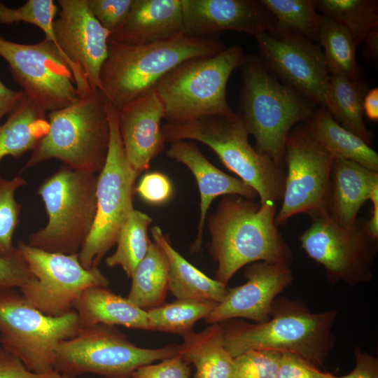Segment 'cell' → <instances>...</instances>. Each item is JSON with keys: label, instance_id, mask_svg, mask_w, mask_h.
I'll use <instances>...</instances> for the list:
<instances>
[{"label": "cell", "instance_id": "60d3db41", "mask_svg": "<svg viewBox=\"0 0 378 378\" xmlns=\"http://www.w3.org/2000/svg\"><path fill=\"white\" fill-rule=\"evenodd\" d=\"M190 372V365L176 353L159 363H152L137 368L131 378H189Z\"/></svg>", "mask_w": 378, "mask_h": 378}, {"label": "cell", "instance_id": "f6af8a7d", "mask_svg": "<svg viewBox=\"0 0 378 378\" xmlns=\"http://www.w3.org/2000/svg\"><path fill=\"white\" fill-rule=\"evenodd\" d=\"M356 366L349 374L337 377L325 372L326 378H378V360L372 355L363 352L359 347L354 349Z\"/></svg>", "mask_w": 378, "mask_h": 378}, {"label": "cell", "instance_id": "f35d334b", "mask_svg": "<svg viewBox=\"0 0 378 378\" xmlns=\"http://www.w3.org/2000/svg\"><path fill=\"white\" fill-rule=\"evenodd\" d=\"M94 17L111 33L125 20L134 0H87Z\"/></svg>", "mask_w": 378, "mask_h": 378}, {"label": "cell", "instance_id": "74e56055", "mask_svg": "<svg viewBox=\"0 0 378 378\" xmlns=\"http://www.w3.org/2000/svg\"><path fill=\"white\" fill-rule=\"evenodd\" d=\"M281 354L248 351L234 358L230 378H276Z\"/></svg>", "mask_w": 378, "mask_h": 378}, {"label": "cell", "instance_id": "277c9868", "mask_svg": "<svg viewBox=\"0 0 378 378\" xmlns=\"http://www.w3.org/2000/svg\"><path fill=\"white\" fill-rule=\"evenodd\" d=\"M239 68L242 86L238 113L255 141V149L283 169L289 133L298 123L305 122L317 105L279 82L254 55L244 54Z\"/></svg>", "mask_w": 378, "mask_h": 378}, {"label": "cell", "instance_id": "4fadbf2b", "mask_svg": "<svg viewBox=\"0 0 378 378\" xmlns=\"http://www.w3.org/2000/svg\"><path fill=\"white\" fill-rule=\"evenodd\" d=\"M366 219L349 225L334 222L328 215L314 218L299 237L301 248L324 269L328 279L349 286L370 282L378 249V239L366 230Z\"/></svg>", "mask_w": 378, "mask_h": 378}, {"label": "cell", "instance_id": "2e32d148", "mask_svg": "<svg viewBox=\"0 0 378 378\" xmlns=\"http://www.w3.org/2000/svg\"><path fill=\"white\" fill-rule=\"evenodd\" d=\"M57 4L55 42L73 74L78 95L98 90L111 32L94 17L87 0H59Z\"/></svg>", "mask_w": 378, "mask_h": 378}, {"label": "cell", "instance_id": "8992f818", "mask_svg": "<svg viewBox=\"0 0 378 378\" xmlns=\"http://www.w3.org/2000/svg\"><path fill=\"white\" fill-rule=\"evenodd\" d=\"M48 130L24 165L31 168L55 159L71 169L99 173L110 136L106 102L100 90L79 95L74 103L50 112Z\"/></svg>", "mask_w": 378, "mask_h": 378}, {"label": "cell", "instance_id": "603a6c76", "mask_svg": "<svg viewBox=\"0 0 378 378\" xmlns=\"http://www.w3.org/2000/svg\"><path fill=\"white\" fill-rule=\"evenodd\" d=\"M376 188H378V172L351 160L334 158L327 215L341 225L353 223Z\"/></svg>", "mask_w": 378, "mask_h": 378}, {"label": "cell", "instance_id": "44dd1931", "mask_svg": "<svg viewBox=\"0 0 378 378\" xmlns=\"http://www.w3.org/2000/svg\"><path fill=\"white\" fill-rule=\"evenodd\" d=\"M167 155L185 164L197 181L200 195V213L197 236L193 249L199 251L202 243L203 229L208 209L215 198L221 195H239L255 200L254 189L237 177L230 176L211 163L195 143L178 140L170 143Z\"/></svg>", "mask_w": 378, "mask_h": 378}, {"label": "cell", "instance_id": "7402d4cb", "mask_svg": "<svg viewBox=\"0 0 378 378\" xmlns=\"http://www.w3.org/2000/svg\"><path fill=\"white\" fill-rule=\"evenodd\" d=\"M184 33L181 0H134L124 22L108 42L138 45Z\"/></svg>", "mask_w": 378, "mask_h": 378}, {"label": "cell", "instance_id": "d6986e66", "mask_svg": "<svg viewBox=\"0 0 378 378\" xmlns=\"http://www.w3.org/2000/svg\"><path fill=\"white\" fill-rule=\"evenodd\" d=\"M184 33L211 38L225 31L253 36L273 31L276 20L255 0H181Z\"/></svg>", "mask_w": 378, "mask_h": 378}, {"label": "cell", "instance_id": "681fc988", "mask_svg": "<svg viewBox=\"0 0 378 378\" xmlns=\"http://www.w3.org/2000/svg\"><path fill=\"white\" fill-rule=\"evenodd\" d=\"M369 200L372 204V210L370 218L366 220V230L373 238L378 239V188L372 191Z\"/></svg>", "mask_w": 378, "mask_h": 378}, {"label": "cell", "instance_id": "83f0119b", "mask_svg": "<svg viewBox=\"0 0 378 378\" xmlns=\"http://www.w3.org/2000/svg\"><path fill=\"white\" fill-rule=\"evenodd\" d=\"M48 127L46 113L25 96L0 126V162L33 150Z\"/></svg>", "mask_w": 378, "mask_h": 378}, {"label": "cell", "instance_id": "52a82bcc", "mask_svg": "<svg viewBox=\"0 0 378 378\" xmlns=\"http://www.w3.org/2000/svg\"><path fill=\"white\" fill-rule=\"evenodd\" d=\"M244 56L242 48L234 45L213 56L185 61L166 74L154 89L163 104L167 122L231 113L226 86Z\"/></svg>", "mask_w": 378, "mask_h": 378}, {"label": "cell", "instance_id": "8fae6325", "mask_svg": "<svg viewBox=\"0 0 378 378\" xmlns=\"http://www.w3.org/2000/svg\"><path fill=\"white\" fill-rule=\"evenodd\" d=\"M80 328L74 310L61 316H49L30 304L15 289L0 291L1 346L31 371L55 370L58 345Z\"/></svg>", "mask_w": 378, "mask_h": 378}, {"label": "cell", "instance_id": "1f68e13d", "mask_svg": "<svg viewBox=\"0 0 378 378\" xmlns=\"http://www.w3.org/2000/svg\"><path fill=\"white\" fill-rule=\"evenodd\" d=\"M152 218L134 209L122 224L117 238L115 251L106 259L108 267L120 266L131 278L136 266L146 255L150 240L148 227Z\"/></svg>", "mask_w": 378, "mask_h": 378}, {"label": "cell", "instance_id": "e0dca14e", "mask_svg": "<svg viewBox=\"0 0 378 378\" xmlns=\"http://www.w3.org/2000/svg\"><path fill=\"white\" fill-rule=\"evenodd\" d=\"M255 39L258 57L270 73L326 108L330 76L318 44L299 35L263 33Z\"/></svg>", "mask_w": 378, "mask_h": 378}, {"label": "cell", "instance_id": "bcb514c9", "mask_svg": "<svg viewBox=\"0 0 378 378\" xmlns=\"http://www.w3.org/2000/svg\"><path fill=\"white\" fill-rule=\"evenodd\" d=\"M24 97L22 90H13L0 80V120L4 115L10 114Z\"/></svg>", "mask_w": 378, "mask_h": 378}, {"label": "cell", "instance_id": "ffe728a7", "mask_svg": "<svg viewBox=\"0 0 378 378\" xmlns=\"http://www.w3.org/2000/svg\"><path fill=\"white\" fill-rule=\"evenodd\" d=\"M119 133L127 158L139 174L163 149L161 121L164 108L154 88L116 108Z\"/></svg>", "mask_w": 378, "mask_h": 378}, {"label": "cell", "instance_id": "836d02e7", "mask_svg": "<svg viewBox=\"0 0 378 378\" xmlns=\"http://www.w3.org/2000/svg\"><path fill=\"white\" fill-rule=\"evenodd\" d=\"M315 8L344 26L356 46L378 27V1L375 0H316Z\"/></svg>", "mask_w": 378, "mask_h": 378}, {"label": "cell", "instance_id": "7dc6e473", "mask_svg": "<svg viewBox=\"0 0 378 378\" xmlns=\"http://www.w3.org/2000/svg\"><path fill=\"white\" fill-rule=\"evenodd\" d=\"M363 43V57L369 63L375 66L378 60V27L367 35Z\"/></svg>", "mask_w": 378, "mask_h": 378}, {"label": "cell", "instance_id": "c3c4849f", "mask_svg": "<svg viewBox=\"0 0 378 378\" xmlns=\"http://www.w3.org/2000/svg\"><path fill=\"white\" fill-rule=\"evenodd\" d=\"M363 113L368 119L378 120V88L368 90L363 99Z\"/></svg>", "mask_w": 378, "mask_h": 378}, {"label": "cell", "instance_id": "d590c367", "mask_svg": "<svg viewBox=\"0 0 378 378\" xmlns=\"http://www.w3.org/2000/svg\"><path fill=\"white\" fill-rule=\"evenodd\" d=\"M26 184L21 176L6 178L0 175V258L11 255L18 250L13 238L20 223L22 206L15 193Z\"/></svg>", "mask_w": 378, "mask_h": 378}, {"label": "cell", "instance_id": "8d00e7d4", "mask_svg": "<svg viewBox=\"0 0 378 378\" xmlns=\"http://www.w3.org/2000/svg\"><path fill=\"white\" fill-rule=\"evenodd\" d=\"M57 13L58 6L52 0H28L18 8H10L0 2V24L10 25L25 22L33 24L41 29L45 38L57 47L53 24Z\"/></svg>", "mask_w": 378, "mask_h": 378}, {"label": "cell", "instance_id": "7a4b0ae2", "mask_svg": "<svg viewBox=\"0 0 378 378\" xmlns=\"http://www.w3.org/2000/svg\"><path fill=\"white\" fill-rule=\"evenodd\" d=\"M337 314V309L312 312L302 300L279 298L265 322L234 318L220 324L225 346L233 358L248 351H270L293 354L318 367L335 345Z\"/></svg>", "mask_w": 378, "mask_h": 378}, {"label": "cell", "instance_id": "e575fe53", "mask_svg": "<svg viewBox=\"0 0 378 378\" xmlns=\"http://www.w3.org/2000/svg\"><path fill=\"white\" fill-rule=\"evenodd\" d=\"M216 303L190 299L176 300L147 312L150 330L181 335L192 331L195 323L204 318Z\"/></svg>", "mask_w": 378, "mask_h": 378}, {"label": "cell", "instance_id": "7bdbcfd3", "mask_svg": "<svg viewBox=\"0 0 378 378\" xmlns=\"http://www.w3.org/2000/svg\"><path fill=\"white\" fill-rule=\"evenodd\" d=\"M276 378H326L325 372L301 356L281 354Z\"/></svg>", "mask_w": 378, "mask_h": 378}, {"label": "cell", "instance_id": "7c38bea8", "mask_svg": "<svg viewBox=\"0 0 378 378\" xmlns=\"http://www.w3.org/2000/svg\"><path fill=\"white\" fill-rule=\"evenodd\" d=\"M16 247L34 276L18 290L30 304L47 316L57 317L69 313L85 289L107 287L109 284L98 267H83L78 253L48 252L22 241Z\"/></svg>", "mask_w": 378, "mask_h": 378}, {"label": "cell", "instance_id": "cb8c5ba5", "mask_svg": "<svg viewBox=\"0 0 378 378\" xmlns=\"http://www.w3.org/2000/svg\"><path fill=\"white\" fill-rule=\"evenodd\" d=\"M74 310L81 328L101 323L150 330L147 312L107 287L85 289L76 300Z\"/></svg>", "mask_w": 378, "mask_h": 378}, {"label": "cell", "instance_id": "30bf717a", "mask_svg": "<svg viewBox=\"0 0 378 378\" xmlns=\"http://www.w3.org/2000/svg\"><path fill=\"white\" fill-rule=\"evenodd\" d=\"M177 348L176 344L140 347L115 326L99 323L81 328L76 335L59 343L55 370L74 378L88 373L105 378H131L137 368L176 355Z\"/></svg>", "mask_w": 378, "mask_h": 378}, {"label": "cell", "instance_id": "b9f144b4", "mask_svg": "<svg viewBox=\"0 0 378 378\" xmlns=\"http://www.w3.org/2000/svg\"><path fill=\"white\" fill-rule=\"evenodd\" d=\"M135 191L143 200L153 204H160L171 197L173 188L167 176L154 172L146 174L141 178Z\"/></svg>", "mask_w": 378, "mask_h": 378}, {"label": "cell", "instance_id": "5b68a950", "mask_svg": "<svg viewBox=\"0 0 378 378\" xmlns=\"http://www.w3.org/2000/svg\"><path fill=\"white\" fill-rule=\"evenodd\" d=\"M162 132L169 143L194 140L209 146L227 169L255 190L260 204H276L282 200L284 171L251 146L249 134L238 113L167 122Z\"/></svg>", "mask_w": 378, "mask_h": 378}, {"label": "cell", "instance_id": "4dcf8cb0", "mask_svg": "<svg viewBox=\"0 0 378 378\" xmlns=\"http://www.w3.org/2000/svg\"><path fill=\"white\" fill-rule=\"evenodd\" d=\"M318 43L323 47L328 73L351 80H360L356 45L350 32L332 19L320 15Z\"/></svg>", "mask_w": 378, "mask_h": 378}, {"label": "cell", "instance_id": "ee69618b", "mask_svg": "<svg viewBox=\"0 0 378 378\" xmlns=\"http://www.w3.org/2000/svg\"><path fill=\"white\" fill-rule=\"evenodd\" d=\"M0 378H74L57 370L38 373L29 370L23 363L9 351L0 346Z\"/></svg>", "mask_w": 378, "mask_h": 378}, {"label": "cell", "instance_id": "ac0fdd59", "mask_svg": "<svg viewBox=\"0 0 378 378\" xmlns=\"http://www.w3.org/2000/svg\"><path fill=\"white\" fill-rule=\"evenodd\" d=\"M242 285L227 288L223 300L204 318L208 323H221L234 318H248L263 323L270 318L276 297L293 280L290 267L256 262L248 265Z\"/></svg>", "mask_w": 378, "mask_h": 378}, {"label": "cell", "instance_id": "5bb4252c", "mask_svg": "<svg viewBox=\"0 0 378 378\" xmlns=\"http://www.w3.org/2000/svg\"><path fill=\"white\" fill-rule=\"evenodd\" d=\"M332 155L304 125L289 133L285 148L284 192L276 215L279 226L300 214L312 218L327 215Z\"/></svg>", "mask_w": 378, "mask_h": 378}, {"label": "cell", "instance_id": "ab89813d", "mask_svg": "<svg viewBox=\"0 0 378 378\" xmlns=\"http://www.w3.org/2000/svg\"><path fill=\"white\" fill-rule=\"evenodd\" d=\"M33 277L18 250L11 255L0 258V291L18 289Z\"/></svg>", "mask_w": 378, "mask_h": 378}, {"label": "cell", "instance_id": "d6a6232c", "mask_svg": "<svg viewBox=\"0 0 378 378\" xmlns=\"http://www.w3.org/2000/svg\"><path fill=\"white\" fill-rule=\"evenodd\" d=\"M273 15L274 36L299 35L314 42L318 41L320 15L313 0H260Z\"/></svg>", "mask_w": 378, "mask_h": 378}, {"label": "cell", "instance_id": "d4e9b609", "mask_svg": "<svg viewBox=\"0 0 378 378\" xmlns=\"http://www.w3.org/2000/svg\"><path fill=\"white\" fill-rule=\"evenodd\" d=\"M150 232L168 260V289L177 299H190L218 304L225 296L226 284L211 279L186 260L169 243L158 226Z\"/></svg>", "mask_w": 378, "mask_h": 378}, {"label": "cell", "instance_id": "484cf974", "mask_svg": "<svg viewBox=\"0 0 378 378\" xmlns=\"http://www.w3.org/2000/svg\"><path fill=\"white\" fill-rule=\"evenodd\" d=\"M303 125L333 158L351 160L378 172L377 153L360 137L337 122L326 108H316Z\"/></svg>", "mask_w": 378, "mask_h": 378}, {"label": "cell", "instance_id": "ba28073f", "mask_svg": "<svg viewBox=\"0 0 378 378\" xmlns=\"http://www.w3.org/2000/svg\"><path fill=\"white\" fill-rule=\"evenodd\" d=\"M96 174L62 166L38 188L48 216L46 225L30 233L28 244L52 253H78L94 224Z\"/></svg>", "mask_w": 378, "mask_h": 378}, {"label": "cell", "instance_id": "9c48e42d", "mask_svg": "<svg viewBox=\"0 0 378 378\" xmlns=\"http://www.w3.org/2000/svg\"><path fill=\"white\" fill-rule=\"evenodd\" d=\"M106 102L110 127L107 155L97 179L94 224L78 253L79 261L86 269L97 267L116 244L122 224L134 209V183L139 175L127 158L119 133L116 108Z\"/></svg>", "mask_w": 378, "mask_h": 378}, {"label": "cell", "instance_id": "3957f363", "mask_svg": "<svg viewBox=\"0 0 378 378\" xmlns=\"http://www.w3.org/2000/svg\"><path fill=\"white\" fill-rule=\"evenodd\" d=\"M225 48L218 37H196L186 33L144 44L108 42L99 90L108 102L119 108L154 88L182 62L213 56Z\"/></svg>", "mask_w": 378, "mask_h": 378}, {"label": "cell", "instance_id": "f1b7e54d", "mask_svg": "<svg viewBox=\"0 0 378 378\" xmlns=\"http://www.w3.org/2000/svg\"><path fill=\"white\" fill-rule=\"evenodd\" d=\"M169 265L166 254L155 242L134 270L127 298L139 308L148 311L164 304L168 289Z\"/></svg>", "mask_w": 378, "mask_h": 378}, {"label": "cell", "instance_id": "9a60e30c", "mask_svg": "<svg viewBox=\"0 0 378 378\" xmlns=\"http://www.w3.org/2000/svg\"><path fill=\"white\" fill-rule=\"evenodd\" d=\"M0 57L27 98L46 113L78 99L73 74L56 46L48 39L23 44L0 36Z\"/></svg>", "mask_w": 378, "mask_h": 378}, {"label": "cell", "instance_id": "f546056e", "mask_svg": "<svg viewBox=\"0 0 378 378\" xmlns=\"http://www.w3.org/2000/svg\"><path fill=\"white\" fill-rule=\"evenodd\" d=\"M368 90L360 80H351L343 76L331 75L326 108L341 126L370 145L372 136L363 120V108Z\"/></svg>", "mask_w": 378, "mask_h": 378}, {"label": "cell", "instance_id": "6da1fadb", "mask_svg": "<svg viewBox=\"0 0 378 378\" xmlns=\"http://www.w3.org/2000/svg\"><path fill=\"white\" fill-rule=\"evenodd\" d=\"M276 204L225 195L208 218L215 279L226 284L243 267L267 262L290 267L292 250L276 223Z\"/></svg>", "mask_w": 378, "mask_h": 378}, {"label": "cell", "instance_id": "4316f807", "mask_svg": "<svg viewBox=\"0 0 378 378\" xmlns=\"http://www.w3.org/2000/svg\"><path fill=\"white\" fill-rule=\"evenodd\" d=\"M177 354L192 364V378H230L234 358L225 346L220 323H211L200 332L193 330L182 335Z\"/></svg>", "mask_w": 378, "mask_h": 378}]
</instances>
